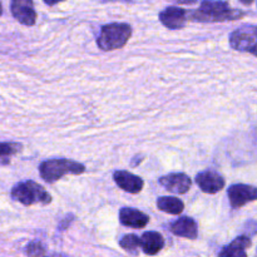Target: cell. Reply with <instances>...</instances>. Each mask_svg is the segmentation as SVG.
I'll use <instances>...</instances> for the list:
<instances>
[{
    "mask_svg": "<svg viewBox=\"0 0 257 257\" xmlns=\"http://www.w3.org/2000/svg\"><path fill=\"white\" fill-rule=\"evenodd\" d=\"M3 13V7H2V3H0V15H2Z\"/></svg>",
    "mask_w": 257,
    "mask_h": 257,
    "instance_id": "24",
    "label": "cell"
},
{
    "mask_svg": "<svg viewBox=\"0 0 257 257\" xmlns=\"http://www.w3.org/2000/svg\"><path fill=\"white\" fill-rule=\"evenodd\" d=\"M171 232L178 237L196 240L198 236V226L193 218L183 216V217H180L175 222L171 223Z\"/></svg>",
    "mask_w": 257,
    "mask_h": 257,
    "instance_id": "12",
    "label": "cell"
},
{
    "mask_svg": "<svg viewBox=\"0 0 257 257\" xmlns=\"http://www.w3.org/2000/svg\"><path fill=\"white\" fill-rule=\"evenodd\" d=\"M113 180L120 190L130 193H140L145 186V182L140 176L133 175L128 171H115L113 173Z\"/></svg>",
    "mask_w": 257,
    "mask_h": 257,
    "instance_id": "11",
    "label": "cell"
},
{
    "mask_svg": "<svg viewBox=\"0 0 257 257\" xmlns=\"http://www.w3.org/2000/svg\"><path fill=\"white\" fill-rule=\"evenodd\" d=\"M245 13L232 9L222 0H202L200 8L191 13V18L201 23H217L237 20L242 18Z\"/></svg>",
    "mask_w": 257,
    "mask_h": 257,
    "instance_id": "1",
    "label": "cell"
},
{
    "mask_svg": "<svg viewBox=\"0 0 257 257\" xmlns=\"http://www.w3.org/2000/svg\"><path fill=\"white\" fill-rule=\"evenodd\" d=\"M12 198L24 206H45L52 202V196L45 191V188L32 180L17 183L12 190Z\"/></svg>",
    "mask_w": 257,
    "mask_h": 257,
    "instance_id": "4",
    "label": "cell"
},
{
    "mask_svg": "<svg viewBox=\"0 0 257 257\" xmlns=\"http://www.w3.org/2000/svg\"><path fill=\"white\" fill-rule=\"evenodd\" d=\"M132 37V28L127 23H112L102 27L97 38V45L104 52L120 49Z\"/></svg>",
    "mask_w": 257,
    "mask_h": 257,
    "instance_id": "3",
    "label": "cell"
},
{
    "mask_svg": "<svg viewBox=\"0 0 257 257\" xmlns=\"http://www.w3.org/2000/svg\"><path fill=\"white\" fill-rule=\"evenodd\" d=\"M85 172V166L67 158H53L40 163V177L48 183L59 181L67 175H82Z\"/></svg>",
    "mask_w": 257,
    "mask_h": 257,
    "instance_id": "2",
    "label": "cell"
},
{
    "mask_svg": "<svg viewBox=\"0 0 257 257\" xmlns=\"http://www.w3.org/2000/svg\"><path fill=\"white\" fill-rule=\"evenodd\" d=\"M230 45L238 52L251 53L257 57V27L243 25L230 35Z\"/></svg>",
    "mask_w": 257,
    "mask_h": 257,
    "instance_id": "5",
    "label": "cell"
},
{
    "mask_svg": "<svg viewBox=\"0 0 257 257\" xmlns=\"http://www.w3.org/2000/svg\"><path fill=\"white\" fill-rule=\"evenodd\" d=\"M240 2H242L243 4H246V5H250L253 0H240Z\"/></svg>",
    "mask_w": 257,
    "mask_h": 257,
    "instance_id": "23",
    "label": "cell"
},
{
    "mask_svg": "<svg viewBox=\"0 0 257 257\" xmlns=\"http://www.w3.org/2000/svg\"><path fill=\"white\" fill-rule=\"evenodd\" d=\"M165 246V238L160 232L156 231H148L145 232L141 237V248L146 255H157Z\"/></svg>",
    "mask_w": 257,
    "mask_h": 257,
    "instance_id": "14",
    "label": "cell"
},
{
    "mask_svg": "<svg viewBox=\"0 0 257 257\" xmlns=\"http://www.w3.org/2000/svg\"><path fill=\"white\" fill-rule=\"evenodd\" d=\"M12 14L20 24L33 27L37 22V12L33 0H12L10 4Z\"/></svg>",
    "mask_w": 257,
    "mask_h": 257,
    "instance_id": "7",
    "label": "cell"
},
{
    "mask_svg": "<svg viewBox=\"0 0 257 257\" xmlns=\"http://www.w3.org/2000/svg\"><path fill=\"white\" fill-rule=\"evenodd\" d=\"M176 2L181 3V4H192V3H196V0H176Z\"/></svg>",
    "mask_w": 257,
    "mask_h": 257,
    "instance_id": "22",
    "label": "cell"
},
{
    "mask_svg": "<svg viewBox=\"0 0 257 257\" xmlns=\"http://www.w3.org/2000/svg\"><path fill=\"white\" fill-rule=\"evenodd\" d=\"M43 257H69V256L64 255V253H50V255H47V253H45Z\"/></svg>",
    "mask_w": 257,
    "mask_h": 257,
    "instance_id": "21",
    "label": "cell"
},
{
    "mask_svg": "<svg viewBox=\"0 0 257 257\" xmlns=\"http://www.w3.org/2000/svg\"><path fill=\"white\" fill-rule=\"evenodd\" d=\"M27 253L29 257H43L47 253L45 246L39 241H33L27 246Z\"/></svg>",
    "mask_w": 257,
    "mask_h": 257,
    "instance_id": "19",
    "label": "cell"
},
{
    "mask_svg": "<svg viewBox=\"0 0 257 257\" xmlns=\"http://www.w3.org/2000/svg\"><path fill=\"white\" fill-rule=\"evenodd\" d=\"M22 150L23 146L20 143L0 142V161H4V163H8L12 156L17 155Z\"/></svg>",
    "mask_w": 257,
    "mask_h": 257,
    "instance_id": "17",
    "label": "cell"
},
{
    "mask_svg": "<svg viewBox=\"0 0 257 257\" xmlns=\"http://www.w3.org/2000/svg\"><path fill=\"white\" fill-rule=\"evenodd\" d=\"M251 247V240L247 236H238L230 245L221 250L220 257H247L246 250Z\"/></svg>",
    "mask_w": 257,
    "mask_h": 257,
    "instance_id": "15",
    "label": "cell"
},
{
    "mask_svg": "<svg viewBox=\"0 0 257 257\" xmlns=\"http://www.w3.org/2000/svg\"><path fill=\"white\" fill-rule=\"evenodd\" d=\"M119 221L125 227L132 228H143L150 222V217L142 211L136 208L123 207L119 211Z\"/></svg>",
    "mask_w": 257,
    "mask_h": 257,
    "instance_id": "13",
    "label": "cell"
},
{
    "mask_svg": "<svg viewBox=\"0 0 257 257\" xmlns=\"http://www.w3.org/2000/svg\"><path fill=\"white\" fill-rule=\"evenodd\" d=\"M228 200L233 208H240L248 202L257 200V187L250 185L237 183L232 185L227 190Z\"/></svg>",
    "mask_w": 257,
    "mask_h": 257,
    "instance_id": "6",
    "label": "cell"
},
{
    "mask_svg": "<svg viewBox=\"0 0 257 257\" xmlns=\"http://www.w3.org/2000/svg\"><path fill=\"white\" fill-rule=\"evenodd\" d=\"M196 185L208 195L217 193L225 187V178L213 170H206L196 175Z\"/></svg>",
    "mask_w": 257,
    "mask_h": 257,
    "instance_id": "8",
    "label": "cell"
},
{
    "mask_svg": "<svg viewBox=\"0 0 257 257\" xmlns=\"http://www.w3.org/2000/svg\"><path fill=\"white\" fill-rule=\"evenodd\" d=\"M119 246L127 252L137 255L138 248L141 247V237L136 235H125L119 241Z\"/></svg>",
    "mask_w": 257,
    "mask_h": 257,
    "instance_id": "18",
    "label": "cell"
},
{
    "mask_svg": "<svg viewBox=\"0 0 257 257\" xmlns=\"http://www.w3.org/2000/svg\"><path fill=\"white\" fill-rule=\"evenodd\" d=\"M256 257H257V252H256Z\"/></svg>",
    "mask_w": 257,
    "mask_h": 257,
    "instance_id": "25",
    "label": "cell"
},
{
    "mask_svg": "<svg viewBox=\"0 0 257 257\" xmlns=\"http://www.w3.org/2000/svg\"><path fill=\"white\" fill-rule=\"evenodd\" d=\"M187 12L182 8L168 7L160 13V22L168 29H182L187 23Z\"/></svg>",
    "mask_w": 257,
    "mask_h": 257,
    "instance_id": "10",
    "label": "cell"
},
{
    "mask_svg": "<svg viewBox=\"0 0 257 257\" xmlns=\"http://www.w3.org/2000/svg\"><path fill=\"white\" fill-rule=\"evenodd\" d=\"M62 2H64V0H44L45 4L50 5V7H52V5L58 4V3H62Z\"/></svg>",
    "mask_w": 257,
    "mask_h": 257,
    "instance_id": "20",
    "label": "cell"
},
{
    "mask_svg": "<svg viewBox=\"0 0 257 257\" xmlns=\"http://www.w3.org/2000/svg\"><path fill=\"white\" fill-rule=\"evenodd\" d=\"M157 207L163 212L180 215L185 208V203L177 197H160L157 200Z\"/></svg>",
    "mask_w": 257,
    "mask_h": 257,
    "instance_id": "16",
    "label": "cell"
},
{
    "mask_svg": "<svg viewBox=\"0 0 257 257\" xmlns=\"http://www.w3.org/2000/svg\"><path fill=\"white\" fill-rule=\"evenodd\" d=\"M160 185L170 192L183 195L190 191L192 180L186 173H170L160 178Z\"/></svg>",
    "mask_w": 257,
    "mask_h": 257,
    "instance_id": "9",
    "label": "cell"
}]
</instances>
